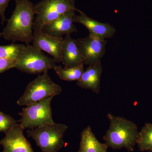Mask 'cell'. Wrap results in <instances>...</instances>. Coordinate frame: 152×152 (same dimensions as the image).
<instances>
[{"label": "cell", "mask_w": 152, "mask_h": 152, "mask_svg": "<svg viewBox=\"0 0 152 152\" xmlns=\"http://www.w3.org/2000/svg\"><path fill=\"white\" fill-rule=\"evenodd\" d=\"M15 8L3 30L2 37L13 43L30 45L33 39L35 5L30 0H15Z\"/></svg>", "instance_id": "6da1fadb"}, {"label": "cell", "mask_w": 152, "mask_h": 152, "mask_svg": "<svg viewBox=\"0 0 152 152\" xmlns=\"http://www.w3.org/2000/svg\"><path fill=\"white\" fill-rule=\"evenodd\" d=\"M107 117L110 126L103 138L107 145L113 149L125 148L133 151L139 136L137 125L129 120L110 113Z\"/></svg>", "instance_id": "7a4b0ae2"}, {"label": "cell", "mask_w": 152, "mask_h": 152, "mask_svg": "<svg viewBox=\"0 0 152 152\" xmlns=\"http://www.w3.org/2000/svg\"><path fill=\"white\" fill-rule=\"evenodd\" d=\"M56 62L33 45H28L19 53L15 67L19 71L30 75L48 72L56 66Z\"/></svg>", "instance_id": "3957f363"}, {"label": "cell", "mask_w": 152, "mask_h": 152, "mask_svg": "<svg viewBox=\"0 0 152 152\" xmlns=\"http://www.w3.org/2000/svg\"><path fill=\"white\" fill-rule=\"evenodd\" d=\"M62 91V87L52 80L48 72H45L28 84L24 93L17 101V104L29 105L47 98L58 96Z\"/></svg>", "instance_id": "277c9868"}, {"label": "cell", "mask_w": 152, "mask_h": 152, "mask_svg": "<svg viewBox=\"0 0 152 152\" xmlns=\"http://www.w3.org/2000/svg\"><path fill=\"white\" fill-rule=\"evenodd\" d=\"M68 127L53 123L27 131L28 137L34 140L42 152H58L64 146V137Z\"/></svg>", "instance_id": "5b68a950"}, {"label": "cell", "mask_w": 152, "mask_h": 152, "mask_svg": "<svg viewBox=\"0 0 152 152\" xmlns=\"http://www.w3.org/2000/svg\"><path fill=\"white\" fill-rule=\"evenodd\" d=\"M72 10L82 12L75 7V0H42L35 5L33 32L41 31L45 26Z\"/></svg>", "instance_id": "8992f818"}, {"label": "cell", "mask_w": 152, "mask_h": 152, "mask_svg": "<svg viewBox=\"0 0 152 152\" xmlns=\"http://www.w3.org/2000/svg\"><path fill=\"white\" fill-rule=\"evenodd\" d=\"M50 97L26 106L19 113L21 117V126L24 130L33 129L47 124L54 123L53 118L51 102Z\"/></svg>", "instance_id": "52a82bcc"}, {"label": "cell", "mask_w": 152, "mask_h": 152, "mask_svg": "<svg viewBox=\"0 0 152 152\" xmlns=\"http://www.w3.org/2000/svg\"><path fill=\"white\" fill-rule=\"evenodd\" d=\"M79 51L84 58L85 64L93 65L100 61L106 51L107 41L89 35L75 40Z\"/></svg>", "instance_id": "ba28073f"}, {"label": "cell", "mask_w": 152, "mask_h": 152, "mask_svg": "<svg viewBox=\"0 0 152 152\" xmlns=\"http://www.w3.org/2000/svg\"><path fill=\"white\" fill-rule=\"evenodd\" d=\"M64 39L49 35L42 31L34 32L32 45L50 55L57 63L62 62V49Z\"/></svg>", "instance_id": "9c48e42d"}, {"label": "cell", "mask_w": 152, "mask_h": 152, "mask_svg": "<svg viewBox=\"0 0 152 152\" xmlns=\"http://www.w3.org/2000/svg\"><path fill=\"white\" fill-rule=\"evenodd\" d=\"M24 129L17 124L6 133L4 137L0 140L3 152H35L23 134Z\"/></svg>", "instance_id": "30bf717a"}, {"label": "cell", "mask_w": 152, "mask_h": 152, "mask_svg": "<svg viewBox=\"0 0 152 152\" xmlns=\"http://www.w3.org/2000/svg\"><path fill=\"white\" fill-rule=\"evenodd\" d=\"M75 10H71L56 19L48 24L46 25L41 31L53 37H61L64 35H70L73 33L77 31L74 24L73 18Z\"/></svg>", "instance_id": "8fae6325"}, {"label": "cell", "mask_w": 152, "mask_h": 152, "mask_svg": "<svg viewBox=\"0 0 152 152\" xmlns=\"http://www.w3.org/2000/svg\"><path fill=\"white\" fill-rule=\"evenodd\" d=\"M73 22L86 27L89 32V36L101 39L111 38L116 32L115 29L110 25L91 18L82 12L80 15L74 16Z\"/></svg>", "instance_id": "7c38bea8"}, {"label": "cell", "mask_w": 152, "mask_h": 152, "mask_svg": "<svg viewBox=\"0 0 152 152\" xmlns=\"http://www.w3.org/2000/svg\"><path fill=\"white\" fill-rule=\"evenodd\" d=\"M85 58L76 45L75 39L66 36L62 49V63L65 68H72L85 64Z\"/></svg>", "instance_id": "4fadbf2b"}, {"label": "cell", "mask_w": 152, "mask_h": 152, "mask_svg": "<svg viewBox=\"0 0 152 152\" xmlns=\"http://www.w3.org/2000/svg\"><path fill=\"white\" fill-rule=\"evenodd\" d=\"M102 72L101 61L93 65L89 66L77 81V85L82 88L91 90L98 94L100 89L101 77Z\"/></svg>", "instance_id": "5bb4252c"}, {"label": "cell", "mask_w": 152, "mask_h": 152, "mask_svg": "<svg viewBox=\"0 0 152 152\" xmlns=\"http://www.w3.org/2000/svg\"><path fill=\"white\" fill-rule=\"evenodd\" d=\"M108 148L98 141L90 126L82 132L78 152H107Z\"/></svg>", "instance_id": "9a60e30c"}, {"label": "cell", "mask_w": 152, "mask_h": 152, "mask_svg": "<svg viewBox=\"0 0 152 152\" xmlns=\"http://www.w3.org/2000/svg\"><path fill=\"white\" fill-rule=\"evenodd\" d=\"M53 69L60 79L66 81H77L81 78L85 71L83 64L68 68L57 65Z\"/></svg>", "instance_id": "2e32d148"}, {"label": "cell", "mask_w": 152, "mask_h": 152, "mask_svg": "<svg viewBox=\"0 0 152 152\" xmlns=\"http://www.w3.org/2000/svg\"><path fill=\"white\" fill-rule=\"evenodd\" d=\"M140 149L152 151V124L146 123L139 132L137 140Z\"/></svg>", "instance_id": "e0dca14e"}, {"label": "cell", "mask_w": 152, "mask_h": 152, "mask_svg": "<svg viewBox=\"0 0 152 152\" xmlns=\"http://www.w3.org/2000/svg\"><path fill=\"white\" fill-rule=\"evenodd\" d=\"M26 47L23 44H14L0 46V58L16 59L19 53Z\"/></svg>", "instance_id": "ac0fdd59"}, {"label": "cell", "mask_w": 152, "mask_h": 152, "mask_svg": "<svg viewBox=\"0 0 152 152\" xmlns=\"http://www.w3.org/2000/svg\"><path fill=\"white\" fill-rule=\"evenodd\" d=\"M17 124L16 121L11 116L0 112V132L7 133Z\"/></svg>", "instance_id": "d6986e66"}, {"label": "cell", "mask_w": 152, "mask_h": 152, "mask_svg": "<svg viewBox=\"0 0 152 152\" xmlns=\"http://www.w3.org/2000/svg\"><path fill=\"white\" fill-rule=\"evenodd\" d=\"M16 59L0 58V74L15 67Z\"/></svg>", "instance_id": "ffe728a7"}, {"label": "cell", "mask_w": 152, "mask_h": 152, "mask_svg": "<svg viewBox=\"0 0 152 152\" xmlns=\"http://www.w3.org/2000/svg\"><path fill=\"white\" fill-rule=\"evenodd\" d=\"M11 0H0V17L1 20V24H3L7 19L5 16V12L8 7L9 3Z\"/></svg>", "instance_id": "44dd1931"}, {"label": "cell", "mask_w": 152, "mask_h": 152, "mask_svg": "<svg viewBox=\"0 0 152 152\" xmlns=\"http://www.w3.org/2000/svg\"><path fill=\"white\" fill-rule=\"evenodd\" d=\"M1 37H2V33H0V38Z\"/></svg>", "instance_id": "7402d4cb"}]
</instances>
